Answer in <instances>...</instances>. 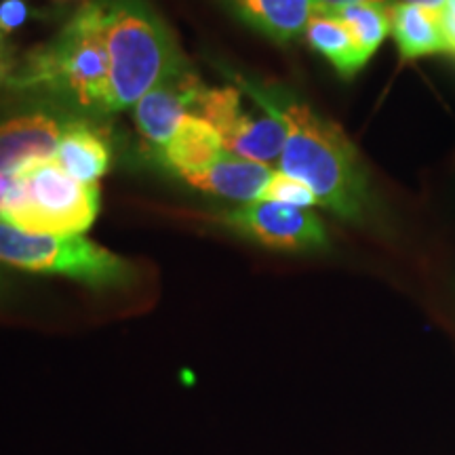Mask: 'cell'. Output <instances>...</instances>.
I'll list each match as a JSON object with an SVG mask.
<instances>
[{
  "instance_id": "4",
  "label": "cell",
  "mask_w": 455,
  "mask_h": 455,
  "mask_svg": "<svg viewBox=\"0 0 455 455\" xmlns=\"http://www.w3.org/2000/svg\"><path fill=\"white\" fill-rule=\"evenodd\" d=\"M100 213L98 184H81L55 161L36 163L15 173V186L0 207V220L51 236H83Z\"/></svg>"
},
{
  "instance_id": "7",
  "label": "cell",
  "mask_w": 455,
  "mask_h": 455,
  "mask_svg": "<svg viewBox=\"0 0 455 455\" xmlns=\"http://www.w3.org/2000/svg\"><path fill=\"white\" fill-rule=\"evenodd\" d=\"M224 224L249 241L283 253H316L329 249L323 220L310 209L275 201H251L224 215Z\"/></svg>"
},
{
  "instance_id": "16",
  "label": "cell",
  "mask_w": 455,
  "mask_h": 455,
  "mask_svg": "<svg viewBox=\"0 0 455 455\" xmlns=\"http://www.w3.org/2000/svg\"><path fill=\"white\" fill-rule=\"evenodd\" d=\"M390 7L392 4L384 3H355L323 13H333L350 28L358 49L369 61L390 34Z\"/></svg>"
},
{
  "instance_id": "3",
  "label": "cell",
  "mask_w": 455,
  "mask_h": 455,
  "mask_svg": "<svg viewBox=\"0 0 455 455\" xmlns=\"http://www.w3.org/2000/svg\"><path fill=\"white\" fill-rule=\"evenodd\" d=\"M112 114L135 106L186 61L178 38L148 0H101Z\"/></svg>"
},
{
  "instance_id": "9",
  "label": "cell",
  "mask_w": 455,
  "mask_h": 455,
  "mask_svg": "<svg viewBox=\"0 0 455 455\" xmlns=\"http://www.w3.org/2000/svg\"><path fill=\"white\" fill-rule=\"evenodd\" d=\"M66 124L57 114L26 112L0 123V173L13 175L53 161Z\"/></svg>"
},
{
  "instance_id": "11",
  "label": "cell",
  "mask_w": 455,
  "mask_h": 455,
  "mask_svg": "<svg viewBox=\"0 0 455 455\" xmlns=\"http://www.w3.org/2000/svg\"><path fill=\"white\" fill-rule=\"evenodd\" d=\"M232 15L276 44L306 34L316 13L315 0H221Z\"/></svg>"
},
{
  "instance_id": "5",
  "label": "cell",
  "mask_w": 455,
  "mask_h": 455,
  "mask_svg": "<svg viewBox=\"0 0 455 455\" xmlns=\"http://www.w3.org/2000/svg\"><path fill=\"white\" fill-rule=\"evenodd\" d=\"M0 264L9 268L57 275L91 289H121L135 281L129 259L84 236L32 235L0 220Z\"/></svg>"
},
{
  "instance_id": "10",
  "label": "cell",
  "mask_w": 455,
  "mask_h": 455,
  "mask_svg": "<svg viewBox=\"0 0 455 455\" xmlns=\"http://www.w3.org/2000/svg\"><path fill=\"white\" fill-rule=\"evenodd\" d=\"M272 173L275 171L268 164L247 161V158L235 156L224 150L207 167L180 175L178 180L186 181L188 186L196 188V190L207 192V195L244 204L258 201Z\"/></svg>"
},
{
  "instance_id": "15",
  "label": "cell",
  "mask_w": 455,
  "mask_h": 455,
  "mask_svg": "<svg viewBox=\"0 0 455 455\" xmlns=\"http://www.w3.org/2000/svg\"><path fill=\"white\" fill-rule=\"evenodd\" d=\"M304 36L308 47L325 57L333 70L346 81L355 78L367 66V57L358 49L350 28L333 13H323V11L315 13Z\"/></svg>"
},
{
  "instance_id": "17",
  "label": "cell",
  "mask_w": 455,
  "mask_h": 455,
  "mask_svg": "<svg viewBox=\"0 0 455 455\" xmlns=\"http://www.w3.org/2000/svg\"><path fill=\"white\" fill-rule=\"evenodd\" d=\"M32 9L26 0H0V83L7 76L20 49L15 47V34L30 20Z\"/></svg>"
},
{
  "instance_id": "14",
  "label": "cell",
  "mask_w": 455,
  "mask_h": 455,
  "mask_svg": "<svg viewBox=\"0 0 455 455\" xmlns=\"http://www.w3.org/2000/svg\"><path fill=\"white\" fill-rule=\"evenodd\" d=\"M390 34L395 38L398 55L405 61L449 53L441 13L436 11L395 3L390 7Z\"/></svg>"
},
{
  "instance_id": "12",
  "label": "cell",
  "mask_w": 455,
  "mask_h": 455,
  "mask_svg": "<svg viewBox=\"0 0 455 455\" xmlns=\"http://www.w3.org/2000/svg\"><path fill=\"white\" fill-rule=\"evenodd\" d=\"M55 164L81 184H98L112 164V146L101 131L87 121L66 124Z\"/></svg>"
},
{
  "instance_id": "8",
  "label": "cell",
  "mask_w": 455,
  "mask_h": 455,
  "mask_svg": "<svg viewBox=\"0 0 455 455\" xmlns=\"http://www.w3.org/2000/svg\"><path fill=\"white\" fill-rule=\"evenodd\" d=\"M203 89V81L186 60L133 106L135 127L152 150L167 144L181 121L195 114Z\"/></svg>"
},
{
  "instance_id": "2",
  "label": "cell",
  "mask_w": 455,
  "mask_h": 455,
  "mask_svg": "<svg viewBox=\"0 0 455 455\" xmlns=\"http://www.w3.org/2000/svg\"><path fill=\"white\" fill-rule=\"evenodd\" d=\"M0 87L44 91L76 110L112 114L101 0L81 4L47 43L20 51Z\"/></svg>"
},
{
  "instance_id": "13",
  "label": "cell",
  "mask_w": 455,
  "mask_h": 455,
  "mask_svg": "<svg viewBox=\"0 0 455 455\" xmlns=\"http://www.w3.org/2000/svg\"><path fill=\"white\" fill-rule=\"evenodd\" d=\"M221 152H224V144H221L218 131L204 118L190 114L181 121L173 138L163 148H158L155 156L169 173L180 178L184 173L207 167Z\"/></svg>"
},
{
  "instance_id": "6",
  "label": "cell",
  "mask_w": 455,
  "mask_h": 455,
  "mask_svg": "<svg viewBox=\"0 0 455 455\" xmlns=\"http://www.w3.org/2000/svg\"><path fill=\"white\" fill-rule=\"evenodd\" d=\"M195 116L218 131L224 150L261 164L281 161L287 127L268 84L235 76V87H204Z\"/></svg>"
},
{
  "instance_id": "19",
  "label": "cell",
  "mask_w": 455,
  "mask_h": 455,
  "mask_svg": "<svg viewBox=\"0 0 455 455\" xmlns=\"http://www.w3.org/2000/svg\"><path fill=\"white\" fill-rule=\"evenodd\" d=\"M441 26L445 34L447 51L455 55V0H447L445 7L441 11Z\"/></svg>"
},
{
  "instance_id": "20",
  "label": "cell",
  "mask_w": 455,
  "mask_h": 455,
  "mask_svg": "<svg viewBox=\"0 0 455 455\" xmlns=\"http://www.w3.org/2000/svg\"><path fill=\"white\" fill-rule=\"evenodd\" d=\"M355 3H384V4H395L392 0H315L316 11H335L346 7V4Z\"/></svg>"
},
{
  "instance_id": "21",
  "label": "cell",
  "mask_w": 455,
  "mask_h": 455,
  "mask_svg": "<svg viewBox=\"0 0 455 455\" xmlns=\"http://www.w3.org/2000/svg\"><path fill=\"white\" fill-rule=\"evenodd\" d=\"M392 3H395V0H392ZM396 3L415 4V7H424V9H430V11H436V13H441L447 0H396Z\"/></svg>"
},
{
  "instance_id": "18",
  "label": "cell",
  "mask_w": 455,
  "mask_h": 455,
  "mask_svg": "<svg viewBox=\"0 0 455 455\" xmlns=\"http://www.w3.org/2000/svg\"><path fill=\"white\" fill-rule=\"evenodd\" d=\"M259 198L261 201H275L301 209H310L318 204L316 195L304 184V181L295 180L291 175L283 173V171H275V173H272V178L268 184H266Z\"/></svg>"
},
{
  "instance_id": "1",
  "label": "cell",
  "mask_w": 455,
  "mask_h": 455,
  "mask_svg": "<svg viewBox=\"0 0 455 455\" xmlns=\"http://www.w3.org/2000/svg\"><path fill=\"white\" fill-rule=\"evenodd\" d=\"M268 93L287 127L278 171L304 181L318 204L344 221H369L373 213L371 181L348 135L287 91L268 87Z\"/></svg>"
}]
</instances>
